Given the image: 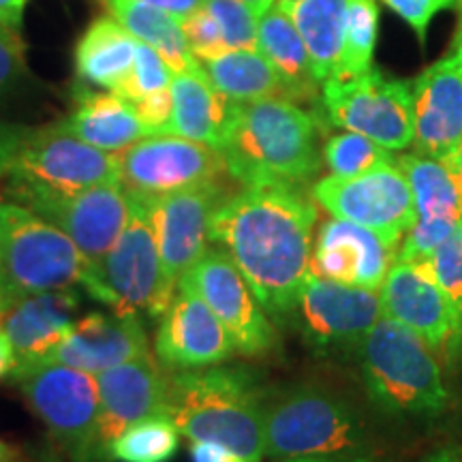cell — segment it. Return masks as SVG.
I'll list each match as a JSON object with an SVG mask.
<instances>
[{
    "label": "cell",
    "mask_w": 462,
    "mask_h": 462,
    "mask_svg": "<svg viewBox=\"0 0 462 462\" xmlns=\"http://www.w3.org/2000/svg\"><path fill=\"white\" fill-rule=\"evenodd\" d=\"M11 456H14V452H11V448L3 441V439H0V462H9Z\"/></svg>",
    "instance_id": "f907efd6"
},
{
    "label": "cell",
    "mask_w": 462,
    "mask_h": 462,
    "mask_svg": "<svg viewBox=\"0 0 462 462\" xmlns=\"http://www.w3.org/2000/svg\"><path fill=\"white\" fill-rule=\"evenodd\" d=\"M101 3L107 14L133 37L157 50L173 75L204 71V65L189 50L180 22L173 15L140 0H101Z\"/></svg>",
    "instance_id": "4dcf8cb0"
},
{
    "label": "cell",
    "mask_w": 462,
    "mask_h": 462,
    "mask_svg": "<svg viewBox=\"0 0 462 462\" xmlns=\"http://www.w3.org/2000/svg\"><path fill=\"white\" fill-rule=\"evenodd\" d=\"M140 3L165 11V14L173 15L178 22H180L182 17H187L189 14H193V11H198L201 5H204V0H140Z\"/></svg>",
    "instance_id": "ee69618b"
},
{
    "label": "cell",
    "mask_w": 462,
    "mask_h": 462,
    "mask_svg": "<svg viewBox=\"0 0 462 462\" xmlns=\"http://www.w3.org/2000/svg\"><path fill=\"white\" fill-rule=\"evenodd\" d=\"M223 173L227 170L217 148L171 133L146 135L118 152V182L143 199L223 180Z\"/></svg>",
    "instance_id": "4fadbf2b"
},
{
    "label": "cell",
    "mask_w": 462,
    "mask_h": 462,
    "mask_svg": "<svg viewBox=\"0 0 462 462\" xmlns=\"http://www.w3.org/2000/svg\"><path fill=\"white\" fill-rule=\"evenodd\" d=\"M204 9L221 28L229 50H257V20L246 5L238 0H204Z\"/></svg>",
    "instance_id": "d590c367"
},
{
    "label": "cell",
    "mask_w": 462,
    "mask_h": 462,
    "mask_svg": "<svg viewBox=\"0 0 462 462\" xmlns=\"http://www.w3.org/2000/svg\"><path fill=\"white\" fill-rule=\"evenodd\" d=\"M257 50L285 79L296 103L317 99L321 84L317 82L313 73L309 51H306L293 20L279 3H274L263 15H259Z\"/></svg>",
    "instance_id": "f1b7e54d"
},
{
    "label": "cell",
    "mask_w": 462,
    "mask_h": 462,
    "mask_svg": "<svg viewBox=\"0 0 462 462\" xmlns=\"http://www.w3.org/2000/svg\"><path fill=\"white\" fill-rule=\"evenodd\" d=\"M321 106L330 125L354 131L388 150L413 146L411 82L379 69L321 84Z\"/></svg>",
    "instance_id": "30bf717a"
},
{
    "label": "cell",
    "mask_w": 462,
    "mask_h": 462,
    "mask_svg": "<svg viewBox=\"0 0 462 462\" xmlns=\"http://www.w3.org/2000/svg\"><path fill=\"white\" fill-rule=\"evenodd\" d=\"M26 3L28 0H0V26L17 31L24 20Z\"/></svg>",
    "instance_id": "f6af8a7d"
},
{
    "label": "cell",
    "mask_w": 462,
    "mask_h": 462,
    "mask_svg": "<svg viewBox=\"0 0 462 462\" xmlns=\"http://www.w3.org/2000/svg\"><path fill=\"white\" fill-rule=\"evenodd\" d=\"M296 24L317 82L337 78L345 45L349 0H276Z\"/></svg>",
    "instance_id": "83f0119b"
},
{
    "label": "cell",
    "mask_w": 462,
    "mask_h": 462,
    "mask_svg": "<svg viewBox=\"0 0 462 462\" xmlns=\"http://www.w3.org/2000/svg\"><path fill=\"white\" fill-rule=\"evenodd\" d=\"M263 398L251 373L217 364L170 374L165 418L189 441H215L236 458L262 462Z\"/></svg>",
    "instance_id": "3957f363"
},
{
    "label": "cell",
    "mask_w": 462,
    "mask_h": 462,
    "mask_svg": "<svg viewBox=\"0 0 462 462\" xmlns=\"http://www.w3.org/2000/svg\"><path fill=\"white\" fill-rule=\"evenodd\" d=\"M171 78V69L165 65V60L161 58L159 51L137 39L135 65H133L129 79H126V84L118 95L129 101L142 99V97L152 95V92L170 88Z\"/></svg>",
    "instance_id": "8d00e7d4"
},
{
    "label": "cell",
    "mask_w": 462,
    "mask_h": 462,
    "mask_svg": "<svg viewBox=\"0 0 462 462\" xmlns=\"http://www.w3.org/2000/svg\"><path fill=\"white\" fill-rule=\"evenodd\" d=\"M215 88L234 103L262 99L293 101V92L259 50H229L201 62Z\"/></svg>",
    "instance_id": "f546056e"
},
{
    "label": "cell",
    "mask_w": 462,
    "mask_h": 462,
    "mask_svg": "<svg viewBox=\"0 0 462 462\" xmlns=\"http://www.w3.org/2000/svg\"><path fill=\"white\" fill-rule=\"evenodd\" d=\"M9 381L20 388L71 462H101L95 446L101 409L97 374L50 362L17 366Z\"/></svg>",
    "instance_id": "9c48e42d"
},
{
    "label": "cell",
    "mask_w": 462,
    "mask_h": 462,
    "mask_svg": "<svg viewBox=\"0 0 462 462\" xmlns=\"http://www.w3.org/2000/svg\"><path fill=\"white\" fill-rule=\"evenodd\" d=\"M24 42L14 28L0 26V99L15 90L26 75Z\"/></svg>",
    "instance_id": "ab89813d"
},
{
    "label": "cell",
    "mask_w": 462,
    "mask_h": 462,
    "mask_svg": "<svg viewBox=\"0 0 462 462\" xmlns=\"http://www.w3.org/2000/svg\"><path fill=\"white\" fill-rule=\"evenodd\" d=\"M75 101L78 106L73 114H69L58 126L90 146L118 154L148 135L133 103L116 92H101L88 86H79L75 92Z\"/></svg>",
    "instance_id": "d4e9b609"
},
{
    "label": "cell",
    "mask_w": 462,
    "mask_h": 462,
    "mask_svg": "<svg viewBox=\"0 0 462 462\" xmlns=\"http://www.w3.org/2000/svg\"><path fill=\"white\" fill-rule=\"evenodd\" d=\"M238 3L246 5V7L251 9L253 14H255V15L259 17V15H263L265 11H268L270 7H273L276 0H238Z\"/></svg>",
    "instance_id": "681fc988"
},
{
    "label": "cell",
    "mask_w": 462,
    "mask_h": 462,
    "mask_svg": "<svg viewBox=\"0 0 462 462\" xmlns=\"http://www.w3.org/2000/svg\"><path fill=\"white\" fill-rule=\"evenodd\" d=\"M319 210L300 184L245 187L218 206L212 245L223 248L274 319H291L310 273Z\"/></svg>",
    "instance_id": "6da1fadb"
},
{
    "label": "cell",
    "mask_w": 462,
    "mask_h": 462,
    "mask_svg": "<svg viewBox=\"0 0 462 462\" xmlns=\"http://www.w3.org/2000/svg\"><path fill=\"white\" fill-rule=\"evenodd\" d=\"M159 319L152 354L167 373L217 366L238 354L227 328L187 281H180Z\"/></svg>",
    "instance_id": "e0dca14e"
},
{
    "label": "cell",
    "mask_w": 462,
    "mask_h": 462,
    "mask_svg": "<svg viewBox=\"0 0 462 462\" xmlns=\"http://www.w3.org/2000/svg\"><path fill=\"white\" fill-rule=\"evenodd\" d=\"M79 319L75 289H58L15 300L0 310V326L17 356V366H32L56 349Z\"/></svg>",
    "instance_id": "cb8c5ba5"
},
{
    "label": "cell",
    "mask_w": 462,
    "mask_h": 462,
    "mask_svg": "<svg viewBox=\"0 0 462 462\" xmlns=\"http://www.w3.org/2000/svg\"><path fill=\"white\" fill-rule=\"evenodd\" d=\"M379 34L377 0H349L346 5L345 45L338 75L332 79H349L371 71Z\"/></svg>",
    "instance_id": "d6a6232c"
},
{
    "label": "cell",
    "mask_w": 462,
    "mask_h": 462,
    "mask_svg": "<svg viewBox=\"0 0 462 462\" xmlns=\"http://www.w3.org/2000/svg\"><path fill=\"white\" fill-rule=\"evenodd\" d=\"M381 3L394 11L404 24L415 32L418 42L424 45L432 20L441 11L460 7L462 0H381Z\"/></svg>",
    "instance_id": "f35d334b"
},
{
    "label": "cell",
    "mask_w": 462,
    "mask_h": 462,
    "mask_svg": "<svg viewBox=\"0 0 462 462\" xmlns=\"http://www.w3.org/2000/svg\"><path fill=\"white\" fill-rule=\"evenodd\" d=\"M413 148L449 159L462 146V20L449 50L411 82Z\"/></svg>",
    "instance_id": "ac0fdd59"
},
{
    "label": "cell",
    "mask_w": 462,
    "mask_h": 462,
    "mask_svg": "<svg viewBox=\"0 0 462 462\" xmlns=\"http://www.w3.org/2000/svg\"><path fill=\"white\" fill-rule=\"evenodd\" d=\"M381 317L377 291L309 273L291 319L313 349L332 351L360 345Z\"/></svg>",
    "instance_id": "2e32d148"
},
{
    "label": "cell",
    "mask_w": 462,
    "mask_h": 462,
    "mask_svg": "<svg viewBox=\"0 0 462 462\" xmlns=\"http://www.w3.org/2000/svg\"><path fill=\"white\" fill-rule=\"evenodd\" d=\"M17 368V356L7 332L0 326V379H9L11 373Z\"/></svg>",
    "instance_id": "bcb514c9"
},
{
    "label": "cell",
    "mask_w": 462,
    "mask_h": 462,
    "mask_svg": "<svg viewBox=\"0 0 462 462\" xmlns=\"http://www.w3.org/2000/svg\"><path fill=\"white\" fill-rule=\"evenodd\" d=\"M426 262L430 263L439 287L446 293L454 317V337L446 360L462 364V225Z\"/></svg>",
    "instance_id": "836d02e7"
},
{
    "label": "cell",
    "mask_w": 462,
    "mask_h": 462,
    "mask_svg": "<svg viewBox=\"0 0 462 462\" xmlns=\"http://www.w3.org/2000/svg\"><path fill=\"white\" fill-rule=\"evenodd\" d=\"M323 161L332 176L354 178L368 171L374 165L394 161L388 148L368 140L354 131H343L332 135L323 146Z\"/></svg>",
    "instance_id": "e575fe53"
},
{
    "label": "cell",
    "mask_w": 462,
    "mask_h": 462,
    "mask_svg": "<svg viewBox=\"0 0 462 462\" xmlns=\"http://www.w3.org/2000/svg\"><path fill=\"white\" fill-rule=\"evenodd\" d=\"M313 199L332 217L374 231L394 248L415 223L413 190L396 159L354 178H321L313 187Z\"/></svg>",
    "instance_id": "8fae6325"
},
{
    "label": "cell",
    "mask_w": 462,
    "mask_h": 462,
    "mask_svg": "<svg viewBox=\"0 0 462 462\" xmlns=\"http://www.w3.org/2000/svg\"><path fill=\"white\" fill-rule=\"evenodd\" d=\"M458 161H460V167H462V146H460V152H458Z\"/></svg>",
    "instance_id": "816d5d0a"
},
{
    "label": "cell",
    "mask_w": 462,
    "mask_h": 462,
    "mask_svg": "<svg viewBox=\"0 0 462 462\" xmlns=\"http://www.w3.org/2000/svg\"><path fill=\"white\" fill-rule=\"evenodd\" d=\"M170 374L154 354L135 357L97 374L99 385V424H97V456L109 462L107 449L120 432L137 421L165 415Z\"/></svg>",
    "instance_id": "d6986e66"
},
{
    "label": "cell",
    "mask_w": 462,
    "mask_h": 462,
    "mask_svg": "<svg viewBox=\"0 0 462 462\" xmlns=\"http://www.w3.org/2000/svg\"><path fill=\"white\" fill-rule=\"evenodd\" d=\"M180 446V432L170 418L154 415L120 432L107 449L109 462H170Z\"/></svg>",
    "instance_id": "1f68e13d"
},
{
    "label": "cell",
    "mask_w": 462,
    "mask_h": 462,
    "mask_svg": "<svg viewBox=\"0 0 462 462\" xmlns=\"http://www.w3.org/2000/svg\"><path fill=\"white\" fill-rule=\"evenodd\" d=\"M398 248L362 225L328 218L317 231L310 273L321 279L377 291L383 285Z\"/></svg>",
    "instance_id": "7402d4cb"
},
{
    "label": "cell",
    "mask_w": 462,
    "mask_h": 462,
    "mask_svg": "<svg viewBox=\"0 0 462 462\" xmlns=\"http://www.w3.org/2000/svg\"><path fill=\"white\" fill-rule=\"evenodd\" d=\"M28 133H31V126L0 123V180H5V176H7L17 150L22 148Z\"/></svg>",
    "instance_id": "b9f144b4"
},
{
    "label": "cell",
    "mask_w": 462,
    "mask_h": 462,
    "mask_svg": "<svg viewBox=\"0 0 462 462\" xmlns=\"http://www.w3.org/2000/svg\"><path fill=\"white\" fill-rule=\"evenodd\" d=\"M137 39L112 15L97 17L75 48V73L84 86L118 95L135 65Z\"/></svg>",
    "instance_id": "484cf974"
},
{
    "label": "cell",
    "mask_w": 462,
    "mask_h": 462,
    "mask_svg": "<svg viewBox=\"0 0 462 462\" xmlns=\"http://www.w3.org/2000/svg\"><path fill=\"white\" fill-rule=\"evenodd\" d=\"M82 287L116 313H146L150 319H159L161 259L148 206L142 198L129 195V218L123 234L99 262L86 268Z\"/></svg>",
    "instance_id": "ba28073f"
},
{
    "label": "cell",
    "mask_w": 462,
    "mask_h": 462,
    "mask_svg": "<svg viewBox=\"0 0 462 462\" xmlns=\"http://www.w3.org/2000/svg\"><path fill=\"white\" fill-rule=\"evenodd\" d=\"M218 152L242 187H304L323 163L317 118L287 99L234 103Z\"/></svg>",
    "instance_id": "7a4b0ae2"
},
{
    "label": "cell",
    "mask_w": 462,
    "mask_h": 462,
    "mask_svg": "<svg viewBox=\"0 0 462 462\" xmlns=\"http://www.w3.org/2000/svg\"><path fill=\"white\" fill-rule=\"evenodd\" d=\"M231 462H246V460H242V458H234Z\"/></svg>",
    "instance_id": "f5cc1de1"
},
{
    "label": "cell",
    "mask_w": 462,
    "mask_h": 462,
    "mask_svg": "<svg viewBox=\"0 0 462 462\" xmlns=\"http://www.w3.org/2000/svg\"><path fill=\"white\" fill-rule=\"evenodd\" d=\"M107 182H118V157L51 125L28 133L5 176V195L31 206Z\"/></svg>",
    "instance_id": "52a82bcc"
},
{
    "label": "cell",
    "mask_w": 462,
    "mask_h": 462,
    "mask_svg": "<svg viewBox=\"0 0 462 462\" xmlns=\"http://www.w3.org/2000/svg\"><path fill=\"white\" fill-rule=\"evenodd\" d=\"M148 354H152V349L140 315L92 310L79 317L67 338L39 364H65L90 374H99Z\"/></svg>",
    "instance_id": "603a6c76"
},
{
    "label": "cell",
    "mask_w": 462,
    "mask_h": 462,
    "mask_svg": "<svg viewBox=\"0 0 462 462\" xmlns=\"http://www.w3.org/2000/svg\"><path fill=\"white\" fill-rule=\"evenodd\" d=\"M424 462H462V446L439 448Z\"/></svg>",
    "instance_id": "c3c4849f"
},
{
    "label": "cell",
    "mask_w": 462,
    "mask_h": 462,
    "mask_svg": "<svg viewBox=\"0 0 462 462\" xmlns=\"http://www.w3.org/2000/svg\"><path fill=\"white\" fill-rule=\"evenodd\" d=\"M180 28L184 39H187L189 50L193 51V56L198 58L199 62H206L210 60V58H217L227 51L221 28H218L215 17L204 9V5H201L198 11H193V14L182 17Z\"/></svg>",
    "instance_id": "74e56055"
},
{
    "label": "cell",
    "mask_w": 462,
    "mask_h": 462,
    "mask_svg": "<svg viewBox=\"0 0 462 462\" xmlns=\"http://www.w3.org/2000/svg\"><path fill=\"white\" fill-rule=\"evenodd\" d=\"M357 357L364 388L381 411L435 418L448 409L435 351L402 323L381 317L357 345Z\"/></svg>",
    "instance_id": "277c9868"
},
{
    "label": "cell",
    "mask_w": 462,
    "mask_h": 462,
    "mask_svg": "<svg viewBox=\"0 0 462 462\" xmlns=\"http://www.w3.org/2000/svg\"><path fill=\"white\" fill-rule=\"evenodd\" d=\"M236 456L215 441H190V460L193 462H231Z\"/></svg>",
    "instance_id": "7bdbcfd3"
},
{
    "label": "cell",
    "mask_w": 462,
    "mask_h": 462,
    "mask_svg": "<svg viewBox=\"0 0 462 462\" xmlns=\"http://www.w3.org/2000/svg\"><path fill=\"white\" fill-rule=\"evenodd\" d=\"M26 208L65 231L90 265L123 234L129 218V195L120 182H107L73 195L37 199Z\"/></svg>",
    "instance_id": "44dd1931"
},
{
    "label": "cell",
    "mask_w": 462,
    "mask_h": 462,
    "mask_svg": "<svg viewBox=\"0 0 462 462\" xmlns=\"http://www.w3.org/2000/svg\"><path fill=\"white\" fill-rule=\"evenodd\" d=\"M227 198L229 195L221 180L178 190L163 198H142L148 206L161 259V315L170 306L182 276L204 255L210 242L208 234H210L212 217Z\"/></svg>",
    "instance_id": "7c38bea8"
},
{
    "label": "cell",
    "mask_w": 462,
    "mask_h": 462,
    "mask_svg": "<svg viewBox=\"0 0 462 462\" xmlns=\"http://www.w3.org/2000/svg\"><path fill=\"white\" fill-rule=\"evenodd\" d=\"M135 107L137 118L146 126L148 135H163L170 133L171 114H173V99H171V86L165 90L152 92V95L142 97V99L131 101Z\"/></svg>",
    "instance_id": "60d3db41"
},
{
    "label": "cell",
    "mask_w": 462,
    "mask_h": 462,
    "mask_svg": "<svg viewBox=\"0 0 462 462\" xmlns=\"http://www.w3.org/2000/svg\"><path fill=\"white\" fill-rule=\"evenodd\" d=\"M265 456L274 460L366 454V432L343 398L291 388L263 398Z\"/></svg>",
    "instance_id": "8992f818"
},
{
    "label": "cell",
    "mask_w": 462,
    "mask_h": 462,
    "mask_svg": "<svg viewBox=\"0 0 462 462\" xmlns=\"http://www.w3.org/2000/svg\"><path fill=\"white\" fill-rule=\"evenodd\" d=\"M415 199V223L401 242L396 259L426 262L462 225V167L458 154L432 159L402 154L396 159Z\"/></svg>",
    "instance_id": "9a60e30c"
},
{
    "label": "cell",
    "mask_w": 462,
    "mask_h": 462,
    "mask_svg": "<svg viewBox=\"0 0 462 462\" xmlns=\"http://www.w3.org/2000/svg\"><path fill=\"white\" fill-rule=\"evenodd\" d=\"M86 268L65 231L31 208L0 201V310L34 293L75 289Z\"/></svg>",
    "instance_id": "5b68a950"
},
{
    "label": "cell",
    "mask_w": 462,
    "mask_h": 462,
    "mask_svg": "<svg viewBox=\"0 0 462 462\" xmlns=\"http://www.w3.org/2000/svg\"><path fill=\"white\" fill-rule=\"evenodd\" d=\"M276 462H381L371 454H349V456H313V458H285Z\"/></svg>",
    "instance_id": "7dc6e473"
},
{
    "label": "cell",
    "mask_w": 462,
    "mask_h": 462,
    "mask_svg": "<svg viewBox=\"0 0 462 462\" xmlns=\"http://www.w3.org/2000/svg\"><path fill=\"white\" fill-rule=\"evenodd\" d=\"M234 338L236 351L259 357L276 349V330L251 285L223 248L210 246L182 276Z\"/></svg>",
    "instance_id": "5bb4252c"
},
{
    "label": "cell",
    "mask_w": 462,
    "mask_h": 462,
    "mask_svg": "<svg viewBox=\"0 0 462 462\" xmlns=\"http://www.w3.org/2000/svg\"><path fill=\"white\" fill-rule=\"evenodd\" d=\"M383 317L402 323L439 356L448 357L454 337V317L429 262L392 263L379 289Z\"/></svg>",
    "instance_id": "ffe728a7"
},
{
    "label": "cell",
    "mask_w": 462,
    "mask_h": 462,
    "mask_svg": "<svg viewBox=\"0 0 462 462\" xmlns=\"http://www.w3.org/2000/svg\"><path fill=\"white\" fill-rule=\"evenodd\" d=\"M171 99V135L208 143L218 150L234 101H229L215 88L206 71L173 75Z\"/></svg>",
    "instance_id": "4316f807"
}]
</instances>
